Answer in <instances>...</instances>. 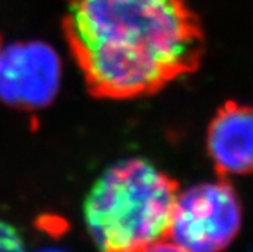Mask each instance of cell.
<instances>
[{
    "instance_id": "obj_4",
    "label": "cell",
    "mask_w": 253,
    "mask_h": 252,
    "mask_svg": "<svg viewBox=\"0 0 253 252\" xmlns=\"http://www.w3.org/2000/svg\"><path fill=\"white\" fill-rule=\"evenodd\" d=\"M62 84L59 53L44 41H17L0 49V101L20 109H42Z\"/></svg>"
},
{
    "instance_id": "obj_7",
    "label": "cell",
    "mask_w": 253,
    "mask_h": 252,
    "mask_svg": "<svg viewBox=\"0 0 253 252\" xmlns=\"http://www.w3.org/2000/svg\"><path fill=\"white\" fill-rule=\"evenodd\" d=\"M146 252H185V251L180 249L179 246H176L174 243H171L170 240H164V242L156 243L155 246H152Z\"/></svg>"
},
{
    "instance_id": "obj_6",
    "label": "cell",
    "mask_w": 253,
    "mask_h": 252,
    "mask_svg": "<svg viewBox=\"0 0 253 252\" xmlns=\"http://www.w3.org/2000/svg\"><path fill=\"white\" fill-rule=\"evenodd\" d=\"M0 252H28L15 228L0 220Z\"/></svg>"
},
{
    "instance_id": "obj_1",
    "label": "cell",
    "mask_w": 253,
    "mask_h": 252,
    "mask_svg": "<svg viewBox=\"0 0 253 252\" xmlns=\"http://www.w3.org/2000/svg\"><path fill=\"white\" fill-rule=\"evenodd\" d=\"M67 37L94 95H153L191 72L200 38L180 0H73Z\"/></svg>"
},
{
    "instance_id": "obj_8",
    "label": "cell",
    "mask_w": 253,
    "mask_h": 252,
    "mask_svg": "<svg viewBox=\"0 0 253 252\" xmlns=\"http://www.w3.org/2000/svg\"><path fill=\"white\" fill-rule=\"evenodd\" d=\"M32 252H70V251H67L64 248H59V246H42V248L35 249Z\"/></svg>"
},
{
    "instance_id": "obj_5",
    "label": "cell",
    "mask_w": 253,
    "mask_h": 252,
    "mask_svg": "<svg viewBox=\"0 0 253 252\" xmlns=\"http://www.w3.org/2000/svg\"><path fill=\"white\" fill-rule=\"evenodd\" d=\"M206 148L218 176L253 173V105L220 106L208 126Z\"/></svg>"
},
{
    "instance_id": "obj_2",
    "label": "cell",
    "mask_w": 253,
    "mask_h": 252,
    "mask_svg": "<svg viewBox=\"0 0 253 252\" xmlns=\"http://www.w3.org/2000/svg\"><path fill=\"white\" fill-rule=\"evenodd\" d=\"M177 193V181L147 159H123L89 189L86 233L99 252H146L167 240Z\"/></svg>"
},
{
    "instance_id": "obj_9",
    "label": "cell",
    "mask_w": 253,
    "mask_h": 252,
    "mask_svg": "<svg viewBox=\"0 0 253 252\" xmlns=\"http://www.w3.org/2000/svg\"><path fill=\"white\" fill-rule=\"evenodd\" d=\"M0 49H2V44H0Z\"/></svg>"
},
{
    "instance_id": "obj_3",
    "label": "cell",
    "mask_w": 253,
    "mask_h": 252,
    "mask_svg": "<svg viewBox=\"0 0 253 252\" xmlns=\"http://www.w3.org/2000/svg\"><path fill=\"white\" fill-rule=\"evenodd\" d=\"M241 223L240 196L229 178L218 176L179 190L167 240L185 252H223Z\"/></svg>"
}]
</instances>
